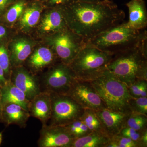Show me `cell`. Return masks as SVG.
<instances>
[{
    "mask_svg": "<svg viewBox=\"0 0 147 147\" xmlns=\"http://www.w3.org/2000/svg\"><path fill=\"white\" fill-rule=\"evenodd\" d=\"M76 78L69 65L61 61L53 65L41 79H39L40 90L67 94Z\"/></svg>",
    "mask_w": 147,
    "mask_h": 147,
    "instance_id": "cell-7",
    "label": "cell"
},
{
    "mask_svg": "<svg viewBox=\"0 0 147 147\" xmlns=\"http://www.w3.org/2000/svg\"><path fill=\"white\" fill-rule=\"evenodd\" d=\"M63 126L74 139L84 137L92 131L80 119Z\"/></svg>",
    "mask_w": 147,
    "mask_h": 147,
    "instance_id": "cell-22",
    "label": "cell"
},
{
    "mask_svg": "<svg viewBox=\"0 0 147 147\" xmlns=\"http://www.w3.org/2000/svg\"><path fill=\"white\" fill-rule=\"evenodd\" d=\"M91 82L107 109L131 113L129 101L132 97L129 92L128 86L107 69Z\"/></svg>",
    "mask_w": 147,
    "mask_h": 147,
    "instance_id": "cell-5",
    "label": "cell"
},
{
    "mask_svg": "<svg viewBox=\"0 0 147 147\" xmlns=\"http://www.w3.org/2000/svg\"><path fill=\"white\" fill-rule=\"evenodd\" d=\"M147 39L113 55L107 69L127 86L139 79L147 80Z\"/></svg>",
    "mask_w": 147,
    "mask_h": 147,
    "instance_id": "cell-2",
    "label": "cell"
},
{
    "mask_svg": "<svg viewBox=\"0 0 147 147\" xmlns=\"http://www.w3.org/2000/svg\"><path fill=\"white\" fill-rule=\"evenodd\" d=\"M31 53L32 47L29 42L24 40H18L14 43L12 48V63L20 65L30 57Z\"/></svg>",
    "mask_w": 147,
    "mask_h": 147,
    "instance_id": "cell-20",
    "label": "cell"
},
{
    "mask_svg": "<svg viewBox=\"0 0 147 147\" xmlns=\"http://www.w3.org/2000/svg\"><path fill=\"white\" fill-rule=\"evenodd\" d=\"M30 117L29 111L21 105L15 103H9L3 106L0 121L7 126L16 125L20 128H25Z\"/></svg>",
    "mask_w": 147,
    "mask_h": 147,
    "instance_id": "cell-15",
    "label": "cell"
},
{
    "mask_svg": "<svg viewBox=\"0 0 147 147\" xmlns=\"http://www.w3.org/2000/svg\"><path fill=\"white\" fill-rule=\"evenodd\" d=\"M128 9L129 20L123 22L125 26L134 30L146 29L147 26V11L144 0H131L126 4Z\"/></svg>",
    "mask_w": 147,
    "mask_h": 147,
    "instance_id": "cell-14",
    "label": "cell"
},
{
    "mask_svg": "<svg viewBox=\"0 0 147 147\" xmlns=\"http://www.w3.org/2000/svg\"><path fill=\"white\" fill-rule=\"evenodd\" d=\"M140 147H147V129L143 131L141 139L139 142Z\"/></svg>",
    "mask_w": 147,
    "mask_h": 147,
    "instance_id": "cell-32",
    "label": "cell"
},
{
    "mask_svg": "<svg viewBox=\"0 0 147 147\" xmlns=\"http://www.w3.org/2000/svg\"><path fill=\"white\" fill-rule=\"evenodd\" d=\"M95 113L105 132L111 138L118 134L125 126L127 120L130 113L113 111L107 108L97 110Z\"/></svg>",
    "mask_w": 147,
    "mask_h": 147,
    "instance_id": "cell-12",
    "label": "cell"
},
{
    "mask_svg": "<svg viewBox=\"0 0 147 147\" xmlns=\"http://www.w3.org/2000/svg\"><path fill=\"white\" fill-rule=\"evenodd\" d=\"M80 119L86 125L91 131H98L107 134L103 128L102 123L98 117L94 110L90 109H85Z\"/></svg>",
    "mask_w": 147,
    "mask_h": 147,
    "instance_id": "cell-21",
    "label": "cell"
},
{
    "mask_svg": "<svg viewBox=\"0 0 147 147\" xmlns=\"http://www.w3.org/2000/svg\"><path fill=\"white\" fill-rule=\"evenodd\" d=\"M147 39L146 29L134 30L122 23L109 29L88 42L100 50L115 55L135 47Z\"/></svg>",
    "mask_w": 147,
    "mask_h": 147,
    "instance_id": "cell-3",
    "label": "cell"
},
{
    "mask_svg": "<svg viewBox=\"0 0 147 147\" xmlns=\"http://www.w3.org/2000/svg\"><path fill=\"white\" fill-rule=\"evenodd\" d=\"M6 34V30L5 27L0 26V40L2 39Z\"/></svg>",
    "mask_w": 147,
    "mask_h": 147,
    "instance_id": "cell-33",
    "label": "cell"
},
{
    "mask_svg": "<svg viewBox=\"0 0 147 147\" xmlns=\"http://www.w3.org/2000/svg\"><path fill=\"white\" fill-rule=\"evenodd\" d=\"M1 91L3 106L7 103H15L28 111L30 100H28L24 92L10 81L1 88Z\"/></svg>",
    "mask_w": 147,
    "mask_h": 147,
    "instance_id": "cell-16",
    "label": "cell"
},
{
    "mask_svg": "<svg viewBox=\"0 0 147 147\" xmlns=\"http://www.w3.org/2000/svg\"><path fill=\"white\" fill-rule=\"evenodd\" d=\"M68 0H51V2L53 4L60 5L67 2Z\"/></svg>",
    "mask_w": 147,
    "mask_h": 147,
    "instance_id": "cell-34",
    "label": "cell"
},
{
    "mask_svg": "<svg viewBox=\"0 0 147 147\" xmlns=\"http://www.w3.org/2000/svg\"><path fill=\"white\" fill-rule=\"evenodd\" d=\"M129 106L131 112L147 116V97H132L129 101Z\"/></svg>",
    "mask_w": 147,
    "mask_h": 147,
    "instance_id": "cell-26",
    "label": "cell"
},
{
    "mask_svg": "<svg viewBox=\"0 0 147 147\" xmlns=\"http://www.w3.org/2000/svg\"><path fill=\"white\" fill-rule=\"evenodd\" d=\"M111 141L107 134L92 131L84 137L74 139L70 147H107Z\"/></svg>",
    "mask_w": 147,
    "mask_h": 147,
    "instance_id": "cell-17",
    "label": "cell"
},
{
    "mask_svg": "<svg viewBox=\"0 0 147 147\" xmlns=\"http://www.w3.org/2000/svg\"><path fill=\"white\" fill-rule=\"evenodd\" d=\"M9 81L6 78L4 71L0 66V88L4 86Z\"/></svg>",
    "mask_w": 147,
    "mask_h": 147,
    "instance_id": "cell-31",
    "label": "cell"
},
{
    "mask_svg": "<svg viewBox=\"0 0 147 147\" xmlns=\"http://www.w3.org/2000/svg\"><path fill=\"white\" fill-rule=\"evenodd\" d=\"M42 28L43 30L47 32L65 30V19L62 11L55 10L48 13L42 21Z\"/></svg>",
    "mask_w": 147,
    "mask_h": 147,
    "instance_id": "cell-19",
    "label": "cell"
},
{
    "mask_svg": "<svg viewBox=\"0 0 147 147\" xmlns=\"http://www.w3.org/2000/svg\"><path fill=\"white\" fill-rule=\"evenodd\" d=\"M74 139L63 125H42L37 144L39 147H70Z\"/></svg>",
    "mask_w": 147,
    "mask_h": 147,
    "instance_id": "cell-10",
    "label": "cell"
},
{
    "mask_svg": "<svg viewBox=\"0 0 147 147\" xmlns=\"http://www.w3.org/2000/svg\"><path fill=\"white\" fill-rule=\"evenodd\" d=\"M52 112L48 125H64L81 118L85 109L67 94L50 93Z\"/></svg>",
    "mask_w": 147,
    "mask_h": 147,
    "instance_id": "cell-6",
    "label": "cell"
},
{
    "mask_svg": "<svg viewBox=\"0 0 147 147\" xmlns=\"http://www.w3.org/2000/svg\"><path fill=\"white\" fill-rule=\"evenodd\" d=\"M111 140L117 145L118 147H139L138 144L130 138L119 134L112 137Z\"/></svg>",
    "mask_w": 147,
    "mask_h": 147,
    "instance_id": "cell-30",
    "label": "cell"
},
{
    "mask_svg": "<svg viewBox=\"0 0 147 147\" xmlns=\"http://www.w3.org/2000/svg\"><path fill=\"white\" fill-rule=\"evenodd\" d=\"M10 62L9 55L5 47L0 46V66L5 72L6 78L9 81L10 79Z\"/></svg>",
    "mask_w": 147,
    "mask_h": 147,
    "instance_id": "cell-27",
    "label": "cell"
},
{
    "mask_svg": "<svg viewBox=\"0 0 147 147\" xmlns=\"http://www.w3.org/2000/svg\"><path fill=\"white\" fill-rule=\"evenodd\" d=\"M113 55L88 42L69 65L77 79L91 82L107 69Z\"/></svg>",
    "mask_w": 147,
    "mask_h": 147,
    "instance_id": "cell-4",
    "label": "cell"
},
{
    "mask_svg": "<svg viewBox=\"0 0 147 147\" xmlns=\"http://www.w3.org/2000/svg\"><path fill=\"white\" fill-rule=\"evenodd\" d=\"M143 131H137L134 129L125 126L121 129L118 134L121 136L130 138L136 142L138 144L139 147H140L139 142L142 137Z\"/></svg>",
    "mask_w": 147,
    "mask_h": 147,
    "instance_id": "cell-29",
    "label": "cell"
},
{
    "mask_svg": "<svg viewBox=\"0 0 147 147\" xmlns=\"http://www.w3.org/2000/svg\"><path fill=\"white\" fill-rule=\"evenodd\" d=\"M3 104L2 102L1 91L0 88V121H1V117L2 112Z\"/></svg>",
    "mask_w": 147,
    "mask_h": 147,
    "instance_id": "cell-36",
    "label": "cell"
},
{
    "mask_svg": "<svg viewBox=\"0 0 147 147\" xmlns=\"http://www.w3.org/2000/svg\"><path fill=\"white\" fill-rule=\"evenodd\" d=\"M67 94L71 96L84 109L96 111L107 108L90 81L76 78Z\"/></svg>",
    "mask_w": 147,
    "mask_h": 147,
    "instance_id": "cell-9",
    "label": "cell"
},
{
    "mask_svg": "<svg viewBox=\"0 0 147 147\" xmlns=\"http://www.w3.org/2000/svg\"><path fill=\"white\" fill-rule=\"evenodd\" d=\"M40 15V11L38 9L35 7L28 9L21 19V24L26 28L34 26L39 21Z\"/></svg>",
    "mask_w": 147,
    "mask_h": 147,
    "instance_id": "cell-24",
    "label": "cell"
},
{
    "mask_svg": "<svg viewBox=\"0 0 147 147\" xmlns=\"http://www.w3.org/2000/svg\"><path fill=\"white\" fill-rule=\"evenodd\" d=\"M28 111L30 115L39 120L42 125L47 124L52 112L50 93L41 92L30 101Z\"/></svg>",
    "mask_w": 147,
    "mask_h": 147,
    "instance_id": "cell-13",
    "label": "cell"
},
{
    "mask_svg": "<svg viewBox=\"0 0 147 147\" xmlns=\"http://www.w3.org/2000/svg\"><path fill=\"white\" fill-rule=\"evenodd\" d=\"M78 1L83 2H96L100 1L102 0H75Z\"/></svg>",
    "mask_w": 147,
    "mask_h": 147,
    "instance_id": "cell-37",
    "label": "cell"
},
{
    "mask_svg": "<svg viewBox=\"0 0 147 147\" xmlns=\"http://www.w3.org/2000/svg\"><path fill=\"white\" fill-rule=\"evenodd\" d=\"M24 8V4L19 2L14 5L7 11L6 15L7 21L9 23H13L23 13Z\"/></svg>",
    "mask_w": 147,
    "mask_h": 147,
    "instance_id": "cell-28",
    "label": "cell"
},
{
    "mask_svg": "<svg viewBox=\"0 0 147 147\" xmlns=\"http://www.w3.org/2000/svg\"><path fill=\"white\" fill-rule=\"evenodd\" d=\"M128 89L131 97H147V80L139 79L128 86Z\"/></svg>",
    "mask_w": 147,
    "mask_h": 147,
    "instance_id": "cell-25",
    "label": "cell"
},
{
    "mask_svg": "<svg viewBox=\"0 0 147 147\" xmlns=\"http://www.w3.org/2000/svg\"><path fill=\"white\" fill-rule=\"evenodd\" d=\"M55 53L61 61L69 65L88 41L73 31L59 32L53 39Z\"/></svg>",
    "mask_w": 147,
    "mask_h": 147,
    "instance_id": "cell-8",
    "label": "cell"
},
{
    "mask_svg": "<svg viewBox=\"0 0 147 147\" xmlns=\"http://www.w3.org/2000/svg\"><path fill=\"white\" fill-rule=\"evenodd\" d=\"M9 81L24 92L30 101L41 92L39 78L24 68L16 69L10 75Z\"/></svg>",
    "mask_w": 147,
    "mask_h": 147,
    "instance_id": "cell-11",
    "label": "cell"
},
{
    "mask_svg": "<svg viewBox=\"0 0 147 147\" xmlns=\"http://www.w3.org/2000/svg\"><path fill=\"white\" fill-rule=\"evenodd\" d=\"M63 15L72 31L87 41L123 23L125 17L123 11L110 0L92 3L75 1Z\"/></svg>",
    "mask_w": 147,
    "mask_h": 147,
    "instance_id": "cell-1",
    "label": "cell"
},
{
    "mask_svg": "<svg viewBox=\"0 0 147 147\" xmlns=\"http://www.w3.org/2000/svg\"><path fill=\"white\" fill-rule=\"evenodd\" d=\"M56 57H57L55 53L49 48L40 47L30 57L29 65L34 70L40 71L54 63Z\"/></svg>",
    "mask_w": 147,
    "mask_h": 147,
    "instance_id": "cell-18",
    "label": "cell"
},
{
    "mask_svg": "<svg viewBox=\"0 0 147 147\" xmlns=\"http://www.w3.org/2000/svg\"><path fill=\"white\" fill-rule=\"evenodd\" d=\"M3 135L2 133L0 132V145L1 144L2 141Z\"/></svg>",
    "mask_w": 147,
    "mask_h": 147,
    "instance_id": "cell-38",
    "label": "cell"
},
{
    "mask_svg": "<svg viewBox=\"0 0 147 147\" xmlns=\"http://www.w3.org/2000/svg\"><path fill=\"white\" fill-rule=\"evenodd\" d=\"M105 1H108V0H105Z\"/></svg>",
    "mask_w": 147,
    "mask_h": 147,
    "instance_id": "cell-39",
    "label": "cell"
},
{
    "mask_svg": "<svg viewBox=\"0 0 147 147\" xmlns=\"http://www.w3.org/2000/svg\"><path fill=\"white\" fill-rule=\"evenodd\" d=\"M9 0H0V9L4 8Z\"/></svg>",
    "mask_w": 147,
    "mask_h": 147,
    "instance_id": "cell-35",
    "label": "cell"
},
{
    "mask_svg": "<svg viewBox=\"0 0 147 147\" xmlns=\"http://www.w3.org/2000/svg\"><path fill=\"white\" fill-rule=\"evenodd\" d=\"M125 126L142 131L147 129V116L131 112L127 120Z\"/></svg>",
    "mask_w": 147,
    "mask_h": 147,
    "instance_id": "cell-23",
    "label": "cell"
}]
</instances>
